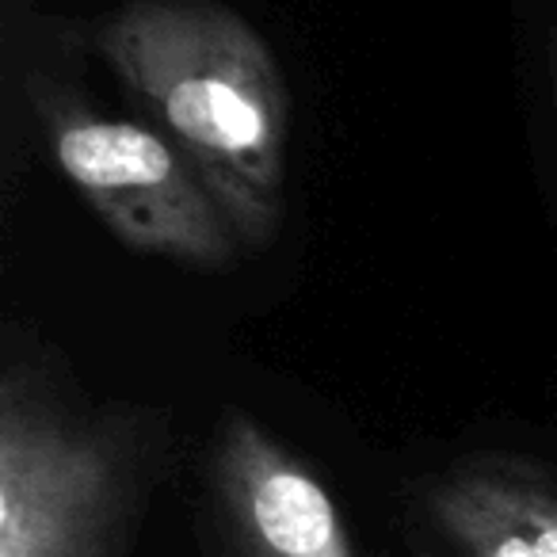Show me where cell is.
Listing matches in <instances>:
<instances>
[{
	"mask_svg": "<svg viewBox=\"0 0 557 557\" xmlns=\"http://www.w3.org/2000/svg\"><path fill=\"white\" fill-rule=\"evenodd\" d=\"M96 47L240 245H268L283 222L290 111L260 32L222 0H131L96 27Z\"/></svg>",
	"mask_w": 557,
	"mask_h": 557,
	"instance_id": "6da1fadb",
	"label": "cell"
},
{
	"mask_svg": "<svg viewBox=\"0 0 557 557\" xmlns=\"http://www.w3.org/2000/svg\"><path fill=\"white\" fill-rule=\"evenodd\" d=\"M549 73H554V96H557V32L549 35Z\"/></svg>",
	"mask_w": 557,
	"mask_h": 557,
	"instance_id": "8992f818",
	"label": "cell"
},
{
	"mask_svg": "<svg viewBox=\"0 0 557 557\" xmlns=\"http://www.w3.org/2000/svg\"><path fill=\"white\" fill-rule=\"evenodd\" d=\"M207 508L222 557H356L333 493L252 412L218 420Z\"/></svg>",
	"mask_w": 557,
	"mask_h": 557,
	"instance_id": "277c9868",
	"label": "cell"
},
{
	"mask_svg": "<svg viewBox=\"0 0 557 557\" xmlns=\"http://www.w3.org/2000/svg\"><path fill=\"white\" fill-rule=\"evenodd\" d=\"M412 516L443 557H557V470L466 455L412 488Z\"/></svg>",
	"mask_w": 557,
	"mask_h": 557,
	"instance_id": "5b68a950",
	"label": "cell"
},
{
	"mask_svg": "<svg viewBox=\"0 0 557 557\" xmlns=\"http://www.w3.org/2000/svg\"><path fill=\"white\" fill-rule=\"evenodd\" d=\"M164 432L92 409L35 363L0 379V557H126Z\"/></svg>",
	"mask_w": 557,
	"mask_h": 557,
	"instance_id": "7a4b0ae2",
	"label": "cell"
},
{
	"mask_svg": "<svg viewBox=\"0 0 557 557\" xmlns=\"http://www.w3.org/2000/svg\"><path fill=\"white\" fill-rule=\"evenodd\" d=\"M32 96L54 164L126 248L202 271L233 263L237 230L161 131L103 115L50 81Z\"/></svg>",
	"mask_w": 557,
	"mask_h": 557,
	"instance_id": "3957f363",
	"label": "cell"
}]
</instances>
